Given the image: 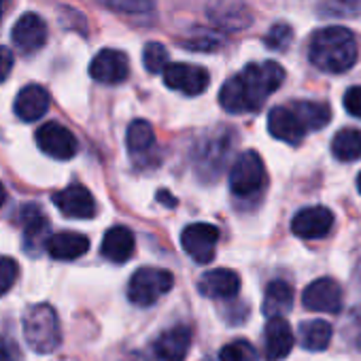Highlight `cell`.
Segmentation results:
<instances>
[{
	"instance_id": "cell-1",
	"label": "cell",
	"mask_w": 361,
	"mask_h": 361,
	"mask_svg": "<svg viewBox=\"0 0 361 361\" xmlns=\"http://www.w3.org/2000/svg\"><path fill=\"white\" fill-rule=\"evenodd\" d=\"M285 81V71L281 64L268 60L259 64H247L240 75L228 79L219 92V104L232 113H251L259 111L262 104L274 94Z\"/></svg>"
},
{
	"instance_id": "cell-2",
	"label": "cell",
	"mask_w": 361,
	"mask_h": 361,
	"mask_svg": "<svg viewBox=\"0 0 361 361\" xmlns=\"http://www.w3.org/2000/svg\"><path fill=\"white\" fill-rule=\"evenodd\" d=\"M359 56L357 39L348 28L342 26H329L321 28L310 37L308 45V58L312 66H317L323 73L340 75L355 66Z\"/></svg>"
},
{
	"instance_id": "cell-3",
	"label": "cell",
	"mask_w": 361,
	"mask_h": 361,
	"mask_svg": "<svg viewBox=\"0 0 361 361\" xmlns=\"http://www.w3.org/2000/svg\"><path fill=\"white\" fill-rule=\"evenodd\" d=\"M24 338L39 355H49L62 344L58 312L49 304H35L24 312Z\"/></svg>"
},
{
	"instance_id": "cell-4",
	"label": "cell",
	"mask_w": 361,
	"mask_h": 361,
	"mask_svg": "<svg viewBox=\"0 0 361 361\" xmlns=\"http://www.w3.org/2000/svg\"><path fill=\"white\" fill-rule=\"evenodd\" d=\"M174 285V276L170 270L164 268H138L130 283H128V298L132 304L136 306H153L155 302H159Z\"/></svg>"
},
{
	"instance_id": "cell-5",
	"label": "cell",
	"mask_w": 361,
	"mask_h": 361,
	"mask_svg": "<svg viewBox=\"0 0 361 361\" xmlns=\"http://www.w3.org/2000/svg\"><path fill=\"white\" fill-rule=\"evenodd\" d=\"M266 185V166L257 151L249 149L240 153L230 170V190L234 196L249 198L262 192Z\"/></svg>"
},
{
	"instance_id": "cell-6",
	"label": "cell",
	"mask_w": 361,
	"mask_h": 361,
	"mask_svg": "<svg viewBox=\"0 0 361 361\" xmlns=\"http://www.w3.org/2000/svg\"><path fill=\"white\" fill-rule=\"evenodd\" d=\"M39 149L54 159H73L79 151L75 134L58 121H47L35 134Z\"/></svg>"
},
{
	"instance_id": "cell-7",
	"label": "cell",
	"mask_w": 361,
	"mask_h": 361,
	"mask_svg": "<svg viewBox=\"0 0 361 361\" xmlns=\"http://www.w3.org/2000/svg\"><path fill=\"white\" fill-rule=\"evenodd\" d=\"M219 240V230L211 224H192L180 234V245L183 251L196 262V264H209L215 257Z\"/></svg>"
},
{
	"instance_id": "cell-8",
	"label": "cell",
	"mask_w": 361,
	"mask_h": 361,
	"mask_svg": "<svg viewBox=\"0 0 361 361\" xmlns=\"http://www.w3.org/2000/svg\"><path fill=\"white\" fill-rule=\"evenodd\" d=\"M209 73L196 64H168L164 71L166 87L185 96H200L209 87Z\"/></svg>"
},
{
	"instance_id": "cell-9",
	"label": "cell",
	"mask_w": 361,
	"mask_h": 361,
	"mask_svg": "<svg viewBox=\"0 0 361 361\" xmlns=\"http://www.w3.org/2000/svg\"><path fill=\"white\" fill-rule=\"evenodd\" d=\"M192 346V331L188 325H172L164 329L151 344L155 361H185Z\"/></svg>"
},
{
	"instance_id": "cell-10",
	"label": "cell",
	"mask_w": 361,
	"mask_h": 361,
	"mask_svg": "<svg viewBox=\"0 0 361 361\" xmlns=\"http://www.w3.org/2000/svg\"><path fill=\"white\" fill-rule=\"evenodd\" d=\"M207 13L217 28L228 32L247 30L253 22L251 9L243 0H211Z\"/></svg>"
},
{
	"instance_id": "cell-11",
	"label": "cell",
	"mask_w": 361,
	"mask_h": 361,
	"mask_svg": "<svg viewBox=\"0 0 361 361\" xmlns=\"http://www.w3.org/2000/svg\"><path fill=\"white\" fill-rule=\"evenodd\" d=\"M342 287L334 281V279H317L312 281L304 293H302V304L304 308L312 310V312H340L342 308Z\"/></svg>"
},
{
	"instance_id": "cell-12",
	"label": "cell",
	"mask_w": 361,
	"mask_h": 361,
	"mask_svg": "<svg viewBox=\"0 0 361 361\" xmlns=\"http://www.w3.org/2000/svg\"><path fill=\"white\" fill-rule=\"evenodd\" d=\"M90 75L94 81L104 85L123 83L130 75V62L123 51L117 49H102L90 64Z\"/></svg>"
},
{
	"instance_id": "cell-13",
	"label": "cell",
	"mask_w": 361,
	"mask_h": 361,
	"mask_svg": "<svg viewBox=\"0 0 361 361\" xmlns=\"http://www.w3.org/2000/svg\"><path fill=\"white\" fill-rule=\"evenodd\" d=\"M331 226H334V213L325 207L302 209L291 219V232L304 240L325 238L331 232Z\"/></svg>"
},
{
	"instance_id": "cell-14",
	"label": "cell",
	"mask_w": 361,
	"mask_h": 361,
	"mask_svg": "<svg viewBox=\"0 0 361 361\" xmlns=\"http://www.w3.org/2000/svg\"><path fill=\"white\" fill-rule=\"evenodd\" d=\"M54 204L68 219H92L96 215V200L83 185H68L54 194Z\"/></svg>"
},
{
	"instance_id": "cell-15",
	"label": "cell",
	"mask_w": 361,
	"mask_h": 361,
	"mask_svg": "<svg viewBox=\"0 0 361 361\" xmlns=\"http://www.w3.org/2000/svg\"><path fill=\"white\" fill-rule=\"evenodd\" d=\"M13 45L24 54H35L47 43V24L37 13H24L11 32Z\"/></svg>"
},
{
	"instance_id": "cell-16",
	"label": "cell",
	"mask_w": 361,
	"mask_h": 361,
	"mask_svg": "<svg viewBox=\"0 0 361 361\" xmlns=\"http://www.w3.org/2000/svg\"><path fill=\"white\" fill-rule=\"evenodd\" d=\"M293 348V331L285 317L268 319L264 329V355L268 361H283Z\"/></svg>"
},
{
	"instance_id": "cell-17",
	"label": "cell",
	"mask_w": 361,
	"mask_h": 361,
	"mask_svg": "<svg viewBox=\"0 0 361 361\" xmlns=\"http://www.w3.org/2000/svg\"><path fill=\"white\" fill-rule=\"evenodd\" d=\"M198 289L204 298H211V300H232L240 291V276L230 268L209 270L200 279Z\"/></svg>"
},
{
	"instance_id": "cell-18",
	"label": "cell",
	"mask_w": 361,
	"mask_h": 361,
	"mask_svg": "<svg viewBox=\"0 0 361 361\" xmlns=\"http://www.w3.org/2000/svg\"><path fill=\"white\" fill-rule=\"evenodd\" d=\"M268 132L287 145H300L306 134V128L302 126L291 106H274L268 113Z\"/></svg>"
},
{
	"instance_id": "cell-19",
	"label": "cell",
	"mask_w": 361,
	"mask_h": 361,
	"mask_svg": "<svg viewBox=\"0 0 361 361\" xmlns=\"http://www.w3.org/2000/svg\"><path fill=\"white\" fill-rule=\"evenodd\" d=\"M45 249L58 262H73L90 251V238L79 232H60L47 238Z\"/></svg>"
},
{
	"instance_id": "cell-20",
	"label": "cell",
	"mask_w": 361,
	"mask_h": 361,
	"mask_svg": "<svg viewBox=\"0 0 361 361\" xmlns=\"http://www.w3.org/2000/svg\"><path fill=\"white\" fill-rule=\"evenodd\" d=\"M16 115L22 121H37L49 111V92L37 83L26 85L16 98Z\"/></svg>"
},
{
	"instance_id": "cell-21",
	"label": "cell",
	"mask_w": 361,
	"mask_h": 361,
	"mask_svg": "<svg viewBox=\"0 0 361 361\" xmlns=\"http://www.w3.org/2000/svg\"><path fill=\"white\" fill-rule=\"evenodd\" d=\"M134 247H136L134 234L123 226H115V228L106 230V234L102 238L100 253L111 264H126L134 255Z\"/></svg>"
},
{
	"instance_id": "cell-22",
	"label": "cell",
	"mask_w": 361,
	"mask_h": 361,
	"mask_svg": "<svg viewBox=\"0 0 361 361\" xmlns=\"http://www.w3.org/2000/svg\"><path fill=\"white\" fill-rule=\"evenodd\" d=\"M291 306H293V291H291L289 283H285V281H272L266 287L264 302H262V312L268 319H274V317L287 314L291 310Z\"/></svg>"
},
{
	"instance_id": "cell-23",
	"label": "cell",
	"mask_w": 361,
	"mask_h": 361,
	"mask_svg": "<svg viewBox=\"0 0 361 361\" xmlns=\"http://www.w3.org/2000/svg\"><path fill=\"white\" fill-rule=\"evenodd\" d=\"M298 336H300V344L306 348V350H312V353H319V350H325L331 342V336H334V329L327 321L323 319H312V321H304L298 329Z\"/></svg>"
},
{
	"instance_id": "cell-24",
	"label": "cell",
	"mask_w": 361,
	"mask_h": 361,
	"mask_svg": "<svg viewBox=\"0 0 361 361\" xmlns=\"http://www.w3.org/2000/svg\"><path fill=\"white\" fill-rule=\"evenodd\" d=\"M293 113L298 115V119L302 121V126L306 128V132H314L321 130L329 123L331 119V111L325 102H312V100H300L293 102Z\"/></svg>"
},
{
	"instance_id": "cell-25",
	"label": "cell",
	"mask_w": 361,
	"mask_h": 361,
	"mask_svg": "<svg viewBox=\"0 0 361 361\" xmlns=\"http://www.w3.org/2000/svg\"><path fill=\"white\" fill-rule=\"evenodd\" d=\"M331 153L338 161L361 159V130L344 128L331 140Z\"/></svg>"
},
{
	"instance_id": "cell-26",
	"label": "cell",
	"mask_w": 361,
	"mask_h": 361,
	"mask_svg": "<svg viewBox=\"0 0 361 361\" xmlns=\"http://www.w3.org/2000/svg\"><path fill=\"white\" fill-rule=\"evenodd\" d=\"M126 145H128V151L136 157V155H145L153 149L155 145V132L151 128L149 121L145 119H136L128 126V132H126Z\"/></svg>"
},
{
	"instance_id": "cell-27",
	"label": "cell",
	"mask_w": 361,
	"mask_h": 361,
	"mask_svg": "<svg viewBox=\"0 0 361 361\" xmlns=\"http://www.w3.org/2000/svg\"><path fill=\"white\" fill-rule=\"evenodd\" d=\"M20 224H22V230H24V236L28 243H37L41 236H45V232L49 228L45 213L37 204H26L22 209Z\"/></svg>"
},
{
	"instance_id": "cell-28",
	"label": "cell",
	"mask_w": 361,
	"mask_h": 361,
	"mask_svg": "<svg viewBox=\"0 0 361 361\" xmlns=\"http://www.w3.org/2000/svg\"><path fill=\"white\" fill-rule=\"evenodd\" d=\"M219 361H257V350L249 340H232L219 350Z\"/></svg>"
},
{
	"instance_id": "cell-29",
	"label": "cell",
	"mask_w": 361,
	"mask_h": 361,
	"mask_svg": "<svg viewBox=\"0 0 361 361\" xmlns=\"http://www.w3.org/2000/svg\"><path fill=\"white\" fill-rule=\"evenodd\" d=\"M142 64L151 75L164 73L168 68V51L161 43H147L142 51Z\"/></svg>"
},
{
	"instance_id": "cell-30",
	"label": "cell",
	"mask_w": 361,
	"mask_h": 361,
	"mask_svg": "<svg viewBox=\"0 0 361 361\" xmlns=\"http://www.w3.org/2000/svg\"><path fill=\"white\" fill-rule=\"evenodd\" d=\"M321 13L331 18H357L361 13V0H325Z\"/></svg>"
},
{
	"instance_id": "cell-31",
	"label": "cell",
	"mask_w": 361,
	"mask_h": 361,
	"mask_svg": "<svg viewBox=\"0 0 361 361\" xmlns=\"http://www.w3.org/2000/svg\"><path fill=\"white\" fill-rule=\"evenodd\" d=\"M104 5L117 13L145 16L153 9V0H104Z\"/></svg>"
},
{
	"instance_id": "cell-32",
	"label": "cell",
	"mask_w": 361,
	"mask_h": 361,
	"mask_svg": "<svg viewBox=\"0 0 361 361\" xmlns=\"http://www.w3.org/2000/svg\"><path fill=\"white\" fill-rule=\"evenodd\" d=\"M18 274H20L18 262L7 257V255H0V298H3L16 285Z\"/></svg>"
},
{
	"instance_id": "cell-33",
	"label": "cell",
	"mask_w": 361,
	"mask_h": 361,
	"mask_svg": "<svg viewBox=\"0 0 361 361\" xmlns=\"http://www.w3.org/2000/svg\"><path fill=\"white\" fill-rule=\"evenodd\" d=\"M344 338L361 350V306H355L344 321Z\"/></svg>"
},
{
	"instance_id": "cell-34",
	"label": "cell",
	"mask_w": 361,
	"mask_h": 361,
	"mask_svg": "<svg viewBox=\"0 0 361 361\" xmlns=\"http://www.w3.org/2000/svg\"><path fill=\"white\" fill-rule=\"evenodd\" d=\"M293 39V30L289 24H274L266 35V45L270 49H285V45Z\"/></svg>"
},
{
	"instance_id": "cell-35",
	"label": "cell",
	"mask_w": 361,
	"mask_h": 361,
	"mask_svg": "<svg viewBox=\"0 0 361 361\" xmlns=\"http://www.w3.org/2000/svg\"><path fill=\"white\" fill-rule=\"evenodd\" d=\"M344 109L348 115L361 119V85L348 87L344 94Z\"/></svg>"
},
{
	"instance_id": "cell-36",
	"label": "cell",
	"mask_w": 361,
	"mask_h": 361,
	"mask_svg": "<svg viewBox=\"0 0 361 361\" xmlns=\"http://www.w3.org/2000/svg\"><path fill=\"white\" fill-rule=\"evenodd\" d=\"M0 361H22V353L13 344V340L9 342L5 338H0Z\"/></svg>"
},
{
	"instance_id": "cell-37",
	"label": "cell",
	"mask_w": 361,
	"mask_h": 361,
	"mask_svg": "<svg viewBox=\"0 0 361 361\" xmlns=\"http://www.w3.org/2000/svg\"><path fill=\"white\" fill-rule=\"evenodd\" d=\"M13 54H11V49H7V47H0V83L3 81H7V77L11 75V71H13Z\"/></svg>"
},
{
	"instance_id": "cell-38",
	"label": "cell",
	"mask_w": 361,
	"mask_h": 361,
	"mask_svg": "<svg viewBox=\"0 0 361 361\" xmlns=\"http://www.w3.org/2000/svg\"><path fill=\"white\" fill-rule=\"evenodd\" d=\"M157 200H159V202H166L168 207H172V204H176V200H174L172 196H168L166 192H159V194H157Z\"/></svg>"
},
{
	"instance_id": "cell-39",
	"label": "cell",
	"mask_w": 361,
	"mask_h": 361,
	"mask_svg": "<svg viewBox=\"0 0 361 361\" xmlns=\"http://www.w3.org/2000/svg\"><path fill=\"white\" fill-rule=\"evenodd\" d=\"M5 200H7V192H5V185H3V183H0V209H3Z\"/></svg>"
},
{
	"instance_id": "cell-40",
	"label": "cell",
	"mask_w": 361,
	"mask_h": 361,
	"mask_svg": "<svg viewBox=\"0 0 361 361\" xmlns=\"http://www.w3.org/2000/svg\"><path fill=\"white\" fill-rule=\"evenodd\" d=\"M5 9H7V0H0V20L5 16Z\"/></svg>"
},
{
	"instance_id": "cell-41",
	"label": "cell",
	"mask_w": 361,
	"mask_h": 361,
	"mask_svg": "<svg viewBox=\"0 0 361 361\" xmlns=\"http://www.w3.org/2000/svg\"><path fill=\"white\" fill-rule=\"evenodd\" d=\"M357 190H359V194H361V172H359V176H357Z\"/></svg>"
}]
</instances>
